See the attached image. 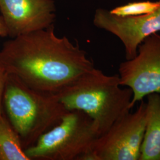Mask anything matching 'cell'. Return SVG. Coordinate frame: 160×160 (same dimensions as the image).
Returning <instances> with one entry per match:
<instances>
[{
    "label": "cell",
    "instance_id": "7",
    "mask_svg": "<svg viewBox=\"0 0 160 160\" xmlns=\"http://www.w3.org/2000/svg\"><path fill=\"white\" fill-rule=\"evenodd\" d=\"M93 23L118 38L125 48L126 60L131 59L135 57L143 40L160 32V6L154 12L137 17H118L109 10L98 8L95 12Z\"/></svg>",
    "mask_w": 160,
    "mask_h": 160
},
{
    "label": "cell",
    "instance_id": "13",
    "mask_svg": "<svg viewBox=\"0 0 160 160\" xmlns=\"http://www.w3.org/2000/svg\"><path fill=\"white\" fill-rule=\"evenodd\" d=\"M8 36V30L2 16L0 15V37Z\"/></svg>",
    "mask_w": 160,
    "mask_h": 160
},
{
    "label": "cell",
    "instance_id": "12",
    "mask_svg": "<svg viewBox=\"0 0 160 160\" xmlns=\"http://www.w3.org/2000/svg\"><path fill=\"white\" fill-rule=\"evenodd\" d=\"M8 75V73L2 65L0 63V116L4 113L3 108V95Z\"/></svg>",
    "mask_w": 160,
    "mask_h": 160
},
{
    "label": "cell",
    "instance_id": "4",
    "mask_svg": "<svg viewBox=\"0 0 160 160\" xmlns=\"http://www.w3.org/2000/svg\"><path fill=\"white\" fill-rule=\"evenodd\" d=\"M101 135L97 122L84 112L67 110L56 126L25 149L30 160H90Z\"/></svg>",
    "mask_w": 160,
    "mask_h": 160
},
{
    "label": "cell",
    "instance_id": "9",
    "mask_svg": "<svg viewBox=\"0 0 160 160\" xmlns=\"http://www.w3.org/2000/svg\"><path fill=\"white\" fill-rule=\"evenodd\" d=\"M147 119L139 160H160V94L147 96Z\"/></svg>",
    "mask_w": 160,
    "mask_h": 160
},
{
    "label": "cell",
    "instance_id": "2",
    "mask_svg": "<svg viewBox=\"0 0 160 160\" xmlns=\"http://www.w3.org/2000/svg\"><path fill=\"white\" fill-rule=\"evenodd\" d=\"M122 87L119 75L94 67L56 94L66 110L82 111L96 120L102 135L132 109V91Z\"/></svg>",
    "mask_w": 160,
    "mask_h": 160
},
{
    "label": "cell",
    "instance_id": "8",
    "mask_svg": "<svg viewBox=\"0 0 160 160\" xmlns=\"http://www.w3.org/2000/svg\"><path fill=\"white\" fill-rule=\"evenodd\" d=\"M53 0H0V12L12 38L46 29L55 20Z\"/></svg>",
    "mask_w": 160,
    "mask_h": 160
},
{
    "label": "cell",
    "instance_id": "11",
    "mask_svg": "<svg viewBox=\"0 0 160 160\" xmlns=\"http://www.w3.org/2000/svg\"><path fill=\"white\" fill-rule=\"evenodd\" d=\"M160 6V1H139L116 7L110 12L120 17H137L154 12Z\"/></svg>",
    "mask_w": 160,
    "mask_h": 160
},
{
    "label": "cell",
    "instance_id": "3",
    "mask_svg": "<svg viewBox=\"0 0 160 160\" xmlns=\"http://www.w3.org/2000/svg\"><path fill=\"white\" fill-rule=\"evenodd\" d=\"M3 108L24 150L58 124L67 111L57 94L33 89L10 74L3 95Z\"/></svg>",
    "mask_w": 160,
    "mask_h": 160
},
{
    "label": "cell",
    "instance_id": "10",
    "mask_svg": "<svg viewBox=\"0 0 160 160\" xmlns=\"http://www.w3.org/2000/svg\"><path fill=\"white\" fill-rule=\"evenodd\" d=\"M0 160H30L5 113L0 116Z\"/></svg>",
    "mask_w": 160,
    "mask_h": 160
},
{
    "label": "cell",
    "instance_id": "6",
    "mask_svg": "<svg viewBox=\"0 0 160 160\" xmlns=\"http://www.w3.org/2000/svg\"><path fill=\"white\" fill-rule=\"evenodd\" d=\"M119 73L120 85L133 92L132 108L150 94H160V34L143 40L135 57L120 63Z\"/></svg>",
    "mask_w": 160,
    "mask_h": 160
},
{
    "label": "cell",
    "instance_id": "1",
    "mask_svg": "<svg viewBox=\"0 0 160 160\" xmlns=\"http://www.w3.org/2000/svg\"><path fill=\"white\" fill-rule=\"evenodd\" d=\"M0 63L30 87L55 94L94 67L78 43L55 34L53 25L6 42Z\"/></svg>",
    "mask_w": 160,
    "mask_h": 160
},
{
    "label": "cell",
    "instance_id": "5",
    "mask_svg": "<svg viewBox=\"0 0 160 160\" xmlns=\"http://www.w3.org/2000/svg\"><path fill=\"white\" fill-rule=\"evenodd\" d=\"M147 119V104L121 117L97 138L92 148L93 160H138Z\"/></svg>",
    "mask_w": 160,
    "mask_h": 160
}]
</instances>
